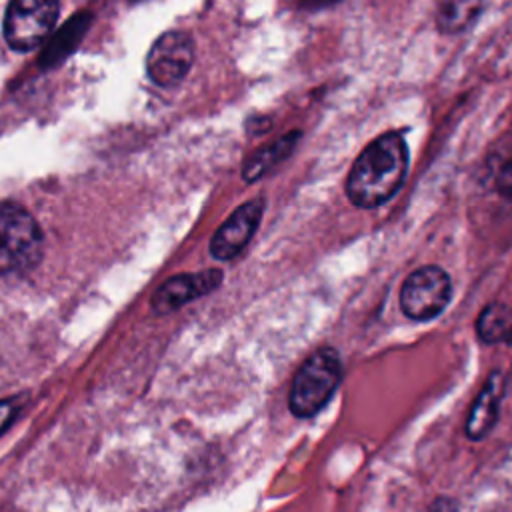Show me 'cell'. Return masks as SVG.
I'll use <instances>...</instances> for the list:
<instances>
[{
    "instance_id": "1",
    "label": "cell",
    "mask_w": 512,
    "mask_h": 512,
    "mask_svg": "<svg viewBox=\"0 0 512 512\" xmlns=\"http://www.w3.org/2000/svg\"><path fill=\"white\" fill-rule=\"evenodd\" d=\"M408 146L402 132H384L354 160L346 178V196L358 208H378L404 184Z\"/></svg>"
},
{
    "instance_id": "2",
    "label": "cell",
    "mask_w": 512,
    "mask_h": 512,
    "mask_svg": "<svg viewBox=\"0 0 512 512\" xmlns=\"http://www.w3.org/2000/svg\"><path fill=\"white\" fill-rule=\"evenodd\" d=\"M342 380V360L336 348H318L298 368L290 394L288 408L296 418L316 416L334 396Z\"/></svg>"
},
{
    "instance_id": "3",
    "label": "cell",
    "mask_w": 512,
    "mask_h": 512,
    "mask_svg": "<svg viewBox=\"0 0 512 512\" xmlns=\"http://www.w3.org/2000/svg\"><path fill=\"white\" fill-rule=\"evenodd\" d=\"M44 252L38 222L18 204L0 206V274L34 268Z\"/></svg>"
},
{
    "instance_id": "4",
    "label": "cell",
    "mask_w": 512,
    "mask_h": 512,
    "mask_svg": "<svg viewBox=\"0 0 512 512\" xmlns=\"http://www.w3.org/2000/svg\"><path fill=\"white\" fill-rule=\"evenodd\" d=\"M60 0H10L4 14V38L12 50L30 52L52 32Z\"/></svg>"
},
{
    "instance_id": "5",
    "label": "cell",
    "mask_w": 512,
    "mask_h": 512,
    "mask_svg": "<svg viewBox=\"0 0 512 512\" xmlns=\"http://www.w3.org/2000/svg\"><path fill=\"white\" fill-rule=\"evenodd\" d=\"M452 298V280L440 266H422L414 270L400 288V308L410 320L436 318Z\"/></svg>"
},
{
    "instance_id": "6",
    "label": "cell",
    "mask_w": 512,
    "mask_h": 512,
    "mask_svg": "<svg viewBox=\"0 0 512 512\" xmlns=\"http://www.w3.org/2000/svg\"><path fill=\"white\" fill-rule=\"evenodd\" d=\"M194 62V42L186 32H164L152 44L146 56V72L150 80L162 88L180 84Z\"/></svg>"
},
{
    "instance_id": "7",
    "label": "cell",
    "mask_w": 512,
    "mask_h": 512,
    "mask_svg": "<svg viewBox=\"0 0 512 512\" xmlns=\"http://www.w3.org/2000/svg\"><path fill=\"white\" fill-rule=\"evenodd\" d=\"M262 214H264L262 196H256L240 204L212 236L210 254L216 260H232L234 256H238L248 246L254 232L258 230Z\"/></svg>"
},
{
    "instance_id": "8",
    "label": "cell",
    "mask_w": 512,
    "mask_h": 512,
    "mask_svg": "<svg viewBox=\"0 0 512 512\" xmlns=\"http://www.w3.org/2000/svg\"><path fill=\"white\" fill-rule=\"evenodd\" d=\"M222 270L210 268L196 274H180L166 280L152 296V310L156 314H170L190 300H196L222 284Z\"/></svg>"
},
{
    "instance_id": "9",
    "label": "cell",
    "mask_w": 512,
    "mask_h": 512,
    "mask_svg": "<svg viewBox=\"0 0 512 512\" xmlns=\"http://www.w3.org/2000/svg\"><path fill=\"white\" fill-rule=\"evenodd\" d=\"M506 390V376L502 370H492L486 378L480 394L476 396L468 420H466V434L470 440H482L490 434L498 420L500 402Z\"/></svg>"
},
{
    "instance_id": "10",
    "label": "cell",
    "mask_w": 512,
    "mask_h": 512,
    "mask_svg": "<svg viewBox=\"0 0 512 512\" xmlns=\"http://www.w3.org/2000/svg\"><path fill=\"white\" fill-rule=\"evenodd\" d=\"M300 136H302V132L292 130V132L284 134L282 138H278L276 142L256 150L250 158H246V162L242 166V178L246 182H256L262 176H266L270 170H274L280 162H284L294 152Z\"/></svg>"
},
{
    "instance_id": "11",
    "label": "cell",
    "mask_w": 512,
    "mask_h": 512,
    "mask_svg": "<svg viewBox=\"0 0 512 512\" xmlns=\"http://www.w3.org/2000/svg\"><path fill=\"white\" fill-rule=\"evenodd\" d=\"M486 0H436V24L444 34H456L476 22Z\"/></svg>"
},
{
    "instance_id": "12",
    "label": "cell",
    "mask_w": 512,
    "mask_h": 512,
    "mask_svg": "<svg viewBox=\"0 0 512 512\" xmlns=\"http://www.w3.org/2000/svg\"><path fill=\"white\" fill-rule=\"evenodd\" d=\"M476 332L482 342L512 344V306L502 302L488 304L476 320Z\"/></svg>"
},
{
    "instance_id": "13",
    "label": "cell",
    "mask_w": 512,
    "mask_h": 512,
    "mask_svg": "<svg viewBox=\"0 0 512 512\" xmlns=\"http://www.w3.org/2000/svg\"><path fill=\"white\" fill-rule=\"evenodd\" d=\"M494 184H496V190L498 194L512 202V152L506 156V160L500 164L498 172H496V178H494Z\"/></svg>"
},
{
    "instance_id": "14",
    "label": "cell",
    "mask_w": 512,
    "mask_h": 512,
    "mask_svg": "<svg viewBox=\"0 0 512 512\" xmlns=\"http://www.w3.org/2000/svg\"><path fill=\"white\" fill-rule=\"evenodd\" d=\"M18 412H20V400L18 398L0 400V434H4L6 428L16 420Z\"/></svg>"
},
{
    "instance_id": "15",
    "label": "cell",
    "mask_w": 512,
    "mask_h": 512,
    "mask_svg": "<svg viewBox=\"0 0 512 512\" xmlns=\"http://www.w3.org/2000/svg\"><path fill=\"white\" fill-rule=\"evenodd\" d=\"M132 2H140V0H132Z\"/></svg>"
}]
</instances>
